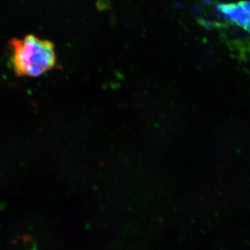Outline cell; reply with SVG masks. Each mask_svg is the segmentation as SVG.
I'll use <instances>...</instances> for the list:
<instances>
[{"label":"cell","instance_id":"1","mask_svg":"<svg viewBox=\"0 0 250 250\" xmlns=\"http://www.w3.org/2000/svg\"><path fill=\"white\" fill-rule=\"evenodd\" d=\"M11 63L16 77H39L57 64L54 44L34 35L10 42Z\"/></svg>","mask_w":250,"mask_h":250},{"label":"cell","instance_id":"2","mask_svg":"<svg viewBox=\"0 0 250 250\" xmlns=\"http://www.w3.org/2000/svg\"><path fill=\"white\" fill-rule=\"evenodd\" d=\"M218 9L236 25L250 32V1L220 4Z\"/></svg>","mask_w":250,"mask_h":250}]
</instances>
